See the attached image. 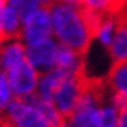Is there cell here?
I'll list each match as a JSON object with an SVG mask.
<instances>
[{
	"label": "cell",
	"instance_id": "5b68a950",
	"mask_svg": "<svg viewBox=\"0 0 127 127\" xmlns=\"http://www.w3.org/2000/svg\"><path fill=\"white\" fill-rule=\"evenodd\" d=\"M86 76H67L54 92L53 103L66 119L76 109L81 93L86 87Z\"/></svg>",
	"mask_w": 127,
	"mask_h": 127
},
{
	"label": "cell",
	"instance_id": "5bb4252c",
	"mask_svg": "<svg viewBox=\"0 0 127 127\" xmlns=\"http://www.w3.org/2000/svg\"><path fill=\"white\" fill-rule=\"evenodd\" d=\"M111 93L127 96V62L126 63H116L109 71L107 77Z\"/></svg>",
	"mask_w": 127,
	"mask_h": 127
},
{
	"label": "cell",
	"instance_id": "cb8c5ba5",
	"mask_svg": "<svg viewBox=\"0 0 127 127\" xmlns=\"http://www.w3.org/2000/svg\"><path fill=\"white\" fill-rule=\"evenodd\" d=\"M6 1H7V0H0V6H1V4H4Z\"/></svg>",
	"mask_w": 127,
	"mask_h": 127
},
{
	"label": "cell",
	"instance_id": "2e32d148",
	"mask_svg": "<svg viewBox=\"0 0 127 127\" xmlns=\"http://www.w3.org/2000/svg\"><path fill=\"white\" fill-rule=\"evenodd\" d=\"M81 7L84 10L97 13V14L116 13L111 0H81Z\"/></svg>",
	"mask_w": 127,
	"mask_h": 127
},
{
	"label": "cell",
	"instance_id": "7a4b0ae2",
	"mask_svg": "<svg viewBox=\"0 0 127 127\" xmlns=\"http://www.w3.org/2000/svg\"><path fill=\"white\" fill-rule=\"evenodd\" d=\"M103 104V86L87 79L79 103L66 120L71 127H100Z\"/></svg>",
	"mask_w": 127,
	"mask_h": 127
},
{
	"label": "cell",
	"instance_id": "ffe728a7",
	"mask_svg": "<svg viewBox=\"0 0 127 127\" xmlns=\"http://www.w3.org/2000/svg\"><path fill=\"white\" fill-rule=\"evenodd\" d=\"M117 127H127V110H120L119 120H117Z\"/></svg>",
	"mask_w": 127,
	"mask_h": 127
},
{
	"label": "cell",
	"instance_id": "603a6c76",
	"mask_svg": "<svg viewBox=\"0 0 127 127\" xmlns=\"http://www.w3.org/2000/svg\"><path fill=\"white\" fill-rule=\"evenodd\" d=\"M56 127H71V124H70L67 120H64V121H62V123H60L59 126H56Z\"/></svg>",
	"mask_w": 127,
	"mask_h": 127
},
{
	"label": "cell",
	"instance_id": "6da1fadb",
	"mask_svg": "<svg viewBox=\"0 0 127 127\" xmlns=\"http://www.w3.org/2000/svg\"><path fill=\"white\" fill-rule=\"evenodd\" d=\"M53 22V37L59 44L86 53L93 41V26L89 22L86 10L81 6H73L62 1L50 4Z\"/></svg>",
	"mask_w": 127,
	"mask_h": 127
},
{
	"label": "cell",
	"instance_id": "8992f818",
	"mask_svg": "<svg viewBox=\"0 0 127 127\" xmlns=\"http://www.w3.org/2000/svg\"><path fill=\"white\" fill-rule=\"evenodd\" d=\"M6 76L14 97L26 98L29 96H33L37 90L40 73L27 60L10 69L6 73Z\"/></svg>",
	"mask_w": 127,
	"mask_h": 127
},
{
	"label": "cell",
	"instance_id": "9c48e42d",
	"mask_svg": "<svg viewBox=\"0 0 127 127\" xmlns=\"http://www.w3.org/2000/svg\"><path fill=\"white\" fill-rule=\"evenodd\" d=\"M84 66H86L84 53L59 44L56 67L62 69L69 76H84Z\"/></svg>",
	"mask_w": 127,
	"mask_h": 127
},
{
	"label": "cell",
	"instance_id": "e0dca14e",
	"mask_svg": "<svg viewBox=\"0 0 127 127\" xmlns=\"http://www.w3.org/2000/svg\"><path fill=\"white\" fill-rule=\"evenodd\" d=\"M119 113H120V110L117 109L111 101L104 103L103 107H101V120H100V127H117Z\"/></svg>",
	"mask_w": 127,
	"mask_h": 127
},
{
	"label": "cell",
	"instance_id": "44dd1931",
	"mask_svg": "<svg viewBox=\"0 0 127 127\" xmlns=\"http://www.w3.org/2000/svg\"><path fill=\"white\" fill-rule=\"evenodd\" d=\"M111 3H113V7H114L116 12H121V9L124 6L126 0H111Z\"/></svg>",
	"mask_w": 127,
	"mask_h": 127
},
{
	"label": "cell",
	"instance_id": "ba28073f",
	"mask_svg": "<svg viewBox=\"0 0 127 127\" xmlns=\"http://www.w3.org/2000/svg\"><path fill=\"white\" fill-rule=\"evenodd\" d=\"M23 17L22 14L10 6L4 3L0 6V43L12 39H20Z\"/></svg>",
	"mask_w": 127,
	"mask_h": 127
},
{
	"label": "cell",
	"instance_id": "3957f363",
	"mask_svg": "<svg viewBox=\"0 0 127 127\" xmlns=\"http://www.w3.org/2000/svg\"><path fill=\"white\" fill-rule=\"evenodd\" d=\"M3 127H50L32 97H14L10 104L0 113Z\"/></svg>",
	"mask_w": 127,
	"mask_h": 127
},
{
	"label": "cell",
	"instance_id": "8fae6325",
	"mask_svg": "<svg viewBox=\"0 0 127 127\" xmlns=\"http://www.w3.org/2000/svg\"><path fill=\"white\" fill-rule=\"evenodd\" d=\"M120 17H121V12L107 13V14H103L100 17L98 23L94 27V32H93V40L97 41L100 47L109 49V46L113 41L116 30H117Z\"/></svg>",
	"mask_w": 127,
	"mask_h": 127
},
{
	"label": "cell",
	"instance_id": "52a82bcc",
	"mask_svg": "<svg viewBox=\"0 0 127 127\" xmlns=\"http://www.w3.org/2000/svg\"><path fill=\"white\" fill-rule=\"evenodd\" d=\"M59 43L54 37L26 44V59L39 73H46L56 67Z\"/></svg>",
	"mask_w": 127,
	"mask_h": 127
},
{
	"label": "cell",
	"instance_id": "30bf717a",
	"mask_svg": "<svg viewBox=\"0 0 127 127\" xmlns=\"http://www.w3.org/2000/svg\"><path fill=\"white\" fill-rule=\"evenodd\" d=\"M26 59V44L20 39H12L0 43V71L7 73Z\"/></svg>",
	"mask_w": 127,
	"mask_h": 127
},
{
	"label": "cell",
	"instance_id": "d6986e66",
	"mask_svg": "<svg viewBox=\"0 0 127 127\" xmlns=\"http://www.w3.org/2000/svg\"><path fill=\"white\" fill-rule=\"evenodd\" d=\"M7 3L14 7L22 14V17L27 16L32 12H34L36 9L43 6L41 0H7Z\"/></svg>",
	"mask_w": 127,
	"mask_h": 127
},
{
	"label": "cell",
	"instance_id": "ac0fdd59",
	"mask_svg": "<svg viewBox=\"0 0 127 127\" xmlns=\"http://www.w3.org/2000/svg\"><path fill=\"white\" fill-rule=\"evenodd\" d=\"M13 98H14V94H13L12 87L9 84L6 73L0 71V113L10 104Z\"/></svg>",
	"mask_w": 127,
	"mask_h": 127
},
{
	"label": "cell",
	"instance_id": "4fadbf2b",
	"mask_svg": "<svg viewBox=\"0 0 127 127\" xmlns=\"http://www.w3.org/2000/svg\"><path fill=\"white\" fill-rule=\"evenodd\" d=\"M109 54L113 63H126L127 62V19L121 14L113 41L109 46Z\"/></svg>",
	"mask_w": 127,
	"mask_h": 127
},
{
	"label": "cell",
	"instance_id": "7402d4cb",
	"mask_svg": "<svg viewBox=\"0 0 127 127\" xmlns=\"http://www.w3.org/2000/svg\"><path fill=\"white\" fill-rule=\"evenodd\" d=\"M54 1H62V3H67L73 6H81V0H54Z\"/></svg>",
	"mask_w": 127,
	"mask_h": 127
},
{
	"label": "cell",
	"instance_id": "277c9868",
	"mask_svg": "<svg viewBox=\"0 0 127 127\" xmlns=\"http://www.w3.org/2000/svg\"><path fill=\"white\" fill-rule=\"evenodd\" d=\"M50 37H53V22L49 6H41L23 17L20 40L24 44L37 43Z\"/></svg>",
	"mask_w": 127,
	"mask_h": 127
},
{
	"label": "cell",
	"instance_id": "9a60e30c",
	"mask_svg": "<svg viewBox=\"0 0 127 127\" xmlns=\"http://www.w3.org/2000/svg\"><path fill=\"white\" fill-rule=\"evenodd\" d=\"M30 97H32V100H33V103L36 104V107L40 110V113L43 114V117L46 119V121L49 123L50 127H56V126H59L62 121L66 120V117L59 111V109L54 106L53 101L41 100V98H39L36 94L30 96Z\"/></svg>",
	"mask_w": 127,
	"mask_h": 127
},
{
	"label": "cell",
	"instance_id": "7c38bea8",
	"mask_svg": "<svg viewBox=\"0 0 127 127\" xmlns=\"http://www.w3.org/2000/svg\"><path fill=\"white\" fill-rule=\"evenodd\" d=\"M67 73H64L62 69L54 67V69L49 70L46 73H41L39 77V84H37V90H36V96L41 100H49L53 101V96L54 92L57 90L60 83L67 77Z\"/></svg>",
	"mask_w": 127,
	"mask_h": 127
}]
</instances>
